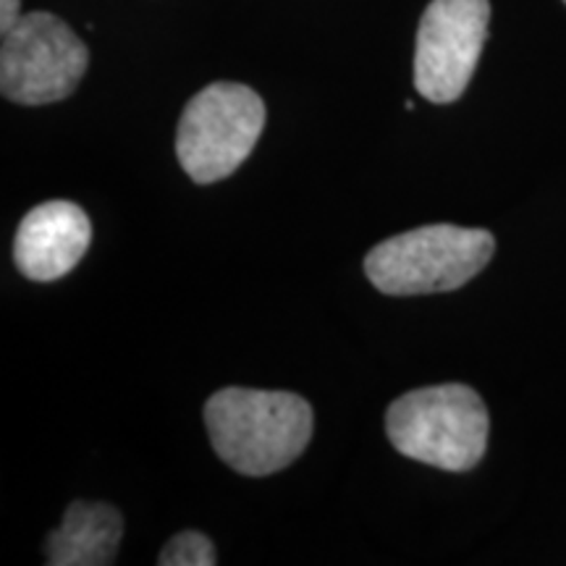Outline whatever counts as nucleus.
I'll return each mask as SVG.
<instances>
[{"instance_id":"39448f33","label":"nucleus","mask_w":566,"mask_h":566,"mask_svg":"<svg viewBox=\"0 0 566 566\" xmlns=\"http://www.w3.org/2000/svg\"><path fill=\"white\" fill-rule=\"evenodd\" d=\"M90 66L87 45L48 11L24 13L0 45V90L19 105H48L80 87Z\"/></svg>"},{"instance_id":"20e7f679","label":"nucleus","mask_w":566,"mask_h":566,"mask_svg":"<svg viewBox=\"0 0 566 566\" xmlns=\"http://www.w3.org/2000/svg\"><path fill=\"white\" fill-rule=\"evenodd\" d=\"M263 129V97L247 84L216 82L184 108L176 155L195 184H216L250 158Z\"/></svg>"},{"instance_id":"9b49d317","label":"nucleus","mask_w":566,"mask_h":566,"mask_svg":"<svg viewBox=\"0 0 566 566\" xmlns=\"http://www.w3.org/2000/svg\"><path fill=\"white\" fill-rule=\"evenodd\" d=\"M564 3H566V0H564Z\"/></svg>"},{"instance_id":"9d476101","label":"nucleus","mask_w":566,"mask_h":566,"mask_svg":"<svg viewBox=\"0 0 566 566\" xmlns=\"http://www.w3.org/2000/svg\"><path fill=\"white\" fill-rule=\"evenodd\" d=\"M21 19V0H0V32H9Z\"/></svg>"},{"instance_id":"0eeeda50","label":"nucleus","mask_w":566,"mask_h":566,"mask_svg":"<svg viewBox=\"0 0 566 566\" xmlns=\"http://www.w3.org/2000/svg\"><path fill=\"white\" fill-rule=\"evenodd\" d=\"M92 223L80 205L51 200L32 208L13 239V263L32 281H59L90 250Z\"/></svg>"},{"instance_id":"f257e3e1","label":"nucleus","mask_w":566,"mask_h":566,"mask_svg":"<svg viewBox=\"0 0 566 566\" xmlns=\"http://www.w3.org/2000/svg\"><path fill=\"white\" fill-rule=\"evenodd\" d=\"M216 454L247 478L281 472L302 457L313 438V407L289 391L221 388L205 405Z\"/></svg>"},{"instance_id":"6e6552de","label":"nucleus","mask_w":566,"mask_h":566,"mask_svg":"<svg viewBox=\"0 0 566 566\" xmlns=\"http://www.w3.org/2000/svg\"><path fill=\"white\" fill-rule=\"evenodd\" d=\"M124 520L111 504L74 501L59 530L48 535L45 562L51 566H108L122 546Z\"/></svg>"},{"instance_id":"1a4fd4ad","label":"nucleus","mask_w":566,"mask_h":566,"mask_svg":"<svg viewBox=\"0 0 566 566\" xmlns=\"http://www.w3.org/2000/svg\"><path fill=\"white\" fill-rule=\"evenodd\" d=\"M160 566H216L218 554L210 537L197 530H184L166 543L158 556Z\"/></svg>"},{"instance_id":"423d86ee","label":"nucleus","mask_w":566,"mask_h":566,"mask_svg":"<svg viewBox=\"0 0 566 566\" xmlns=\"http://www.w3.org/2000/svg\"><path fill=\"white\" fill-rule=\"evenodd\" d=\"M488 0H433L417 27L415 87L430 103H454L475 74L488 40Z\"/></svg>"},{"instance_id":"f03ea898","label":"nucleus","mask_w":566,"mask_h":566,"mask_svg":"<svg viewBox=\"0 0 566 566\" xmlns=\"http://www.w3.org/2000/svg\"><path fill=\"white\" fill-rule=\"evenodd\" d=\"M485 401L462 384L428 386L409 391L386 412L388 441L399 454L446 472L472 470L485 454Z\"/></svg>"},{"instance_id":"7ed1b4c3","label":"nucleus","mask_w":566,"mask_h":566,"mask_svg":"<svg viewBox=\"0 0 566 566\" xmlns=\"http://www.w3.org/2000/svg\"><path fill=\"white\" fill-rule=\"evenodd\" d=\"M493 252L491 231L436 223L373 247L365 258V273L388 296L454 292L491 263Z\"/></svg>"}]
</instances>
